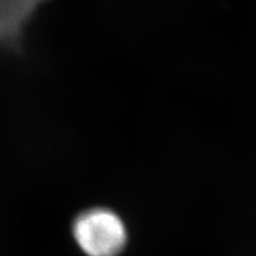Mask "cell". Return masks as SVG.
Masks as SVG:
<instances>
[{
	"label": "cell",
	"instance_id": "cell-1",
	"mask_svg": "<svg viewBox=\"0 0 256 256\" xmlns=\"http://www.w3.org/2000/svg\"><path fill=\"white\" fill-rule=\"evenodd\" d=\"M75 241L88 256H119L127 242L126 226L114 211L92 209L81 214L72 226Z\"/></svg>",
	"mask_w": 256,
	"mask_h": 256
},
{
	"label": "cell",
	"instance_id": "cell-2",
	"mask_svg": "<svg viewBox=\"0 0 256 256\" xmlns=\"http://www.w3.org/2000/svg\"><path fill=\"white\" fill-rule=\"evenodd\" d=\"M48 0H0V46L18 49L24 30Z\"/></svg>",
	"mask_w": 256,
	"mask_h": 256
}]
</instances>
